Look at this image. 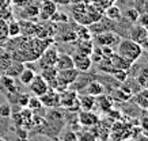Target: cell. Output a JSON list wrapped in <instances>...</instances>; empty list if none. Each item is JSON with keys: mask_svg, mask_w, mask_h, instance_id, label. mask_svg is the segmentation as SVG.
<instances>
[{"mask_svg": "<svg viewBox=\"0 0 148 141\" xmlns=\"http://www.w3.org/2000/svg\"><path fill=\"white\" fill-rule=\"evenodd\" d=\"M117 53L132 63H136L143 56V49L137 42L132 41L130 38H124L117 44Z\"/></svg>", "mask_w": 148, "mask_h": 141, "instance_id": "obj_1", "label": "cell"}, {"mask_svg": "<svg viewBox=\"0 0 148 141\" xmlns=\"http://www.w3.org/2000/svg\"><path fill=\"white\" fill-rule=\"evenodd\" d=\"M60 107L67 109V111H79V95L76 91L71 88H67L65 91L60 92Z\"/></svg>", "mask_w": 148, "mask_h": 141, "instance_id": "obj_2", "label": "cell"}, {"mask_svg": "<svg viewBox=\"0 0 148 141\" xmlns=\"http://www.w3.org/2000/svg\"><path fill=\"white\" fill-rule=\"evenodd\" d=\"M130 127L132 125L124 121H114L110 129V138L113 141H128L130 140Z\"/></svg>", "mask_w": 148, "mask_h": 141, "instance_id": "obj_3", "label": "cell"}, {"mask_svg": "<svg viewBox=\"0 0 148 141\" xmlns=\"http://www.w3.org/2000/svg\"><path fill=\"white\" fill-rule=\"evenodd\" d=\"M57 57H58V50L56 46H48L42 54L40 56L38 59V63H40V67L41 69L44 68H49V67H54V64L57 61Z\"/></svg>", "mask_w": 148, "mask_h": 141, "instance_id": "obj_4", "label": "cell"}, {"mask_svg": "<svg viewBox=\"0 0 148 141\" xmlns=\"http://www.w3.org/2000/svg\"><path fill=\"white\" fill-rule=\"evenodd\" d=\"M120 35L114 31H110V30H106V31H102L95 35V44L98 46H114L120 42Z\"/></svg>", "mask_w": 148, "mask_h": 141, "instance_id": "obj_5", "label": "cell"}, {"mask_svg": "<svg viewBox=\"0 0 148 141\" xmlns=\"http://www.w3.org/2000/svg\"><path fill=\"white\" fill-rule=\"evenodd\" d=\"M40 8V19L41 22L45 20H50V18L53 16V14L57 11V3L54 0H41V4L38 5Z\"/></svg>", "mask_w": 148, "mask_h": 141, "instance_id": "obj_6", "label": "cell"}, {"mask_svg": "<svg viewBox=\"0 0 148 141\" xmlns=\"http://www.w3.org/2000/svg\"><path fill=\"white\" fill-rule=\"evenodd\" d=\"M77 121H79L80 126L91 127V126H95L101 121V118H99L98 114L94 113V110H79Z\"/></svg>", "mask_w": 148, "mask_h": 141, "instance_id": "obj_7", "label": "cell"}, {"mask_svg": "<svg viewBox=\"0 0 148 141\" xmlns=\"http://www.w3.org/2000/svg\"><path fill=\"white\" fill-rule=\"evenodd\" d=\"M72 60H73V68H76L79 72H87L91 68V65H92L90 56L83 54V53L77 52V50L76 53L72 54Z\"/></svg>", "mask_w": 148, "mask_h": 141, "instance_id": "obj_8", "label": "cell"}, {"mask_svg": "<svg viewBox=\"0 0 148 141\" xmlns=\"http://www.w3.org/2000/svg\"><path fill=\"white\" fill-rule=\"evenodd\" d=\"M38 98H40L41 103L44 105V107L53 109V107H58L60 106V92H57L53 88H49L44 95L38 96Z\"/></svg>", "mask_w": 148, "mask_h": 141, "instance_id": "obj_9", "label": "cell"}, {"mask_svg": "<svg viewBox=\"0 0 148 141\" xmlns=\"http://www.w3.org/2000/svg\"><path fill=\"white\" fill-rule=\"evenodd\" d=\"M29 88H30V91H32L33 95L41 96L49 90V86H48V83L42 79L41 75H36L34 79L32 80V83L29 84Z\"/></svg>", "mask_w": 148, "mask_h": 141, "instance_id": "obj_10", "label": "cell"}, {"mask_svg": "<svg viewBox=\"0 0 148 141\" xmlns=\"http://www.w3.org/2000/svg\"><path fill=\"white\" fill-rule=\"evenodd\" d=\"M57 73L58 71L56 69V67H49V68H44L41 69V76L42 79L48 83L49 88H56V84H57Z\"/></svg>", "mask_w": 148, "mask_h": 141, "instance_id": "obj_11", "label": "cell"}, {"mask_svg": "<svg viewBox=\"0 0 148 141\" xmlns=\"http://www.w3.org/2000/svg\"><path fill=\"white\" fill-rule=\"evenodd\" d=\"M113 105H114V99L112 96L105 95V94L95 96V107H99L103 113H109L113 109Z\"/></svg>", "mask_w": 148, "mask_h": 141, "instance_id": "obj_12", "label": "cell"}, {"mask_svg": "<svg viewBox=\"0 0 148 141\" xmlns=\"http://www.w3.org/2000/svg\"><path fill=\"white\" fill-rule=\"evenodd\" d=\"M110 60H112V64H113V67H114V69H121V71H126V72L135 64V63H132V61H129L128 59H125V57L120 56L118 53H113Z\"/></svg>", "mask_w": 148, "mask_h": 141, "instance_id": "obj_13", "label": "cell"}, {"mask_svg": "<svg viewBox=\"0 0 148 141\" xmlns=\"http://www.w3.org/2000/svg\"><path fill=\"white\" fill-rule=\"evenodd\" d=\"M40 16V8L36 4H26L22 8V18L26 20H32V22H37Z\"/></svg>", "mask_w": 148, "mask_h": 141, "instance_id": "obj_14", "label": "cell"}, {"mask_svg": "<svg viewBox=\"0 0 148 141\" xmlns=\"http://www.w3.org/2000/svg\"><path fill=\"white\" fill-rule=\"evenodd\" d=\"M54 67L57 71H64V69H69L73 68V60H72V56L68 54V53H58L57 61L54 64Z\"/></svg>", "mask_w": 148, "mask_h": 141, "instance_id": "obj_15", "label": "cell"}, {"mask_svg": "<svg viewBox=\"0 0 148 141\" xmlns=\"http://www.w3.org/2000/svg\"><path fill=\"white\" fill-rule=\"evenodd\" d=\"M132 98L141 110H148V88H140Z\"/></svg>", "mask_w": 148, "mask_h": 141, "instance_id": "obj_16", "label": "cell"}, {"mask_svg": "<svg viewBox=\"0 0 148 141\" xmlns=\"http://www.w3.org/2000/svg\"><path fill=\"white\" fill-rule=\"evenodd\" d=\"M147 33H148V30H145L141 25H139V26H132V27L129 29V38L140 45L141 41L145 38Z\"/></svg>", "mask_w": 148, "mask_h": 141, "instance_id": "obj_17", "label": "cell"}, {"mask_svg": "<svg viewBox=\"0 0 148 141\" xmlns=\"http://www.w3.org/2000/svg\"><path fill=\"white\" fill-rule=\"evenodd\" d=\"M84 88H86V94H88L91 96H98L101 94H105V86L98 80L88 82V84Z\"/></svg>", "mask_w": 148, "mask_h": 141, "instance_id": "obj_18", "label": "cell"}, {"mask_svg": "<svg viewBox=\"0 0 148 141\" xmlns=\"http://www.w3.org/2000/svg\"><path fill=\"white\" fill-rule=\"evenodd\" d=\"M23 68H25V64H23V63L12 60V61H11V64L7 67V69L4 71V73H3V75H7V76H11V78L15 79V78H18L19 75H21V72L23 71Z\"/></svg>", "mask_w": 148, "mask_h": 141, "instance_id": "obj_19", "label": "cell"}, {"mask_svg": "<svg viewBox=\"0 0 148 141\" xmlns=\"http://www.w3.org/2000/svg\"><path fill=\"white\" fill-rule=\"evenodd\" d=\"M0 84L1 87L0 88H3L5 91V94H12V92H16V87H15V82H14V78L11 76H7V75H1L0 76Z\"/></svg>", "mask_w": 148, "mask_h": 141, "instance_id": "obj_20", "label": "cell"}, {"mask_svg": "<svg viewBox=\"0 0 148 141\" xmlns=\"http://www.w3.org/2000/svg\"><path fill=\"white\" fill-rule=\"evenodd\" d=\"M27 109H30L33 111V114H41L42 117H45L46 113H42V110H44V105L41 103V100L38 96L33 95L30 96V99H29V103H27Z\"/></svg>", "mask_w": 148, "mask_h": 141, "instance_id": "obj_21", "label": "cell"}, {"mask_svg": "<svg viewBox=\"0 0 148 141\" xmlns=\"http://www.w3.org/2000/svg\"><path fill=\"white\" fill-rule=\"evenodd\" d=\"M36 75H37L36 69H33L32 67H26V65H25V68H23V71L21 72V75L18 76V79L23 86H29Z\"/></svg>", "mask_w": 148, "mask_h": 141, "instance_id": "obj_22", "label": "cell"}, {"mask_svg": "<svg viewBox=\"0 0 148 141\" xmlns=\"http://www.w3.org/2000/svg\"><path fill=\"white\" fill-rule=\"evenodd\" d=\"M79 105L80 110H94L95 109V96H91L88 94L79 96Z\"/></svg>", "mask_w": 148, "mask_h": 141, "instance_id": "obj_23", "label": "cell"}, {"mask_svg": "<svg viewBox=\"0 0 148 141\" xmlns=\"http://www.w3.org/2000/svg\"><path fill=\"white\" fill-rule=\"evenodd\" d=\"M103 15H105L108 19H110V20H120V19H121L122 12H121V10L118 8L117 5L112 4V5H109L108 8H105Z\"/></svg>", "mask_w": 148, "mask_h": 141, "instance_id": "obj_24", "label": "cell"}, {"mask_svg": "<svg viewBox=\"0 0 148 141\" xmlns=\"http://www.w3.org/2000/svg\"><path fill=\"white\" fill-rule=\"evenodd\" d=\"M135 79L141 88H148V65L143 67L139 72L136 73Z\"/></svg>", "mask_w": 148, "mask_h": 141, "instance_id": "obj_25", "label": "cell"}, {"mask_svg": "<svg viewBox=\"0 0 148 141\" xmlns=\"http://www.w3.org/2000/svg\"><path fill=\"white\" fill-rule=\"evenodd\" d=\"M77 52H80L83 54L90 56L92 49H94V42H91L90 40H77Z\"/></svg>", "mask_w": 148, "mask_h": 141, "instance_id": "obj_26", "label": "cell"}, {"mask_svg": "<svg viewBox=\"0 0 148 141\" xmlns=\"http://www.w3.org/2000/svg\"><path fill=\"white\" fill-rule=\"evenodd\" d=\"M98 65V69L101 71L102 73H106V75H112L113 71H114V67L112 64V60L108 59V57H103L99 63H97Z\"/></svg>", "mask_w": 148, "mask_h": 141, "instance_id": "obj_27", "label": "cell"}, {"mask_svg": "<svg viewBox=\"0 0 148 141\" xmlns=\"http://www.w3.org/2000/svg\"><path fill=\"white\" fill-rule=\"evenodd\" d=\"M7 35L14 38V37L21 35V25L19 20H11L7 25Z\"/></svg>", "mask_w": 148, "mask_h": 141, "instance_id": "obj_28", "label": "cell"}, {"mask_svg": "<svg viewBox=\"0 0 148 141\" xmlns=\"http://www.w3.org/2000/svg\"><path fill=\"white\" fill-rule=\"evenodd\" d=\"M122 18H125L126 19V22H129V23H135L137 22V19H139V11L135 8H129V10H126L125 12L121 15Z\"/></svg>", "mask_w": 148, "mask_h": 141, "instance_id": "obj_29", "label": "cell"}, {"mask_svg": "<svg viewBox=\"0 0 148 141\" xmlns=\"http://www.w3.org/2000/svg\"><path fill=\"white\" fill-rule=\"evenodd\" d=\"M29 99H30V95L26 94V92H18V96H16V103L21 109L23 107H27V103H29Z\"/></svg>", "mask_w": 148, "mask_h": 141, "instance_id": "obj_30", "label": "cell"}, {"mask_svg": "<svg viewBox=\"0 0 148 141\" xmlns=\"http://www.w3.org/2000/svg\"><path fill=\"white\" fill-rule=\"evenodd\" d=\"M112 76L116 79L118 83H124L128 80V76H129V73L126 72V71H121V69H114L112 73Z\"/></svg>", "mask_w": 148, "mask_h": 141, "instance_id": "obj_31", "label": "cell"}, {"mask_svg": "<svg viewBox=\"0 0 148 141\" xmlns=\"http://www.w3.org/2000/svg\"><path fill=\"white\" fill-rule=\"evenodd\" d=\"M50 22H53V23H67L68 22V16H67V14H64L63 11H56L53 14V16L50 18Z\"/></svg>", "mask_w": 148, "mask_h": 141, "instance_id": "obj_32", "label": "cell"}, {"mask_svg": "<svg viewBox=\"0 0 148 141\" xmlns=\"http://www.w3.org/2000/svg\"><path fill=\"white\" fill-rule=\"evenodd\" d=\"M77 141H98V140L90 130H84V132L77 134Z\"/></svg>", "mask_w": 148, "mask_h": 141, "instance_id": "obj_33", "label": "cell"}, {"mask_svg": "<svg viewBox=\"0 0 148 141\" xmlns=\"http://www.w3.org/2000/svg\"><path fill=\"white\" fill-rule=\"evenodd\" d=\"M61 140L63 141H77V133L75 130H72V129H68V130H65L63 133Z\"/></svg>", "mask_w": 148, "mask_h": 141, "instance_id": "obj_34", "label": "cell"}, {"mask_svg": "<svg viewBox=\"0 0 148 141\" xmlns=\"http://www.w3.org/2000/svg\"><path fill=\"white\" fill-rule=\"evenodd\" d=\"M11 113H12V107H11L10 103L0 105V117H3V118H8V117H11Z\"/></svg>", "mask_w": 148, "mask_h": 141, "instance_id": "obj_35", "label": "cell"}, {"mask_svg": "<svg viewBox=\"0 0 148 141\" xmlns=\"http://www.w3.org/2000/svg\"><path fill=\"white\" fill-rule=\"evenodd\" d=\"M139 125L144 132L148 130V110H141V117H140Z\"/></svg>", "mask_w": 148, "mask_h": 141, "instance_id": "obj_36", "label": "cell"}, {"mask_svg": "<svg viewBox=\"0 0 148 141\" xmlns=\"http://www.w3.org/2000/svg\"><path fill=\"white\" fill-rule=\"evenodd\" d=\"M114 1L116 0H94L92 3H95V4H98L101 8L105 11V8H108L109 5H112V4H114Z\"/></svg>", "mask_w": 148, "mask_h": 141, "instance_id": "obj_37", "label": "cell"}, {"mask_svg": "<svg viewBox=\"0 0 148 141\" xmlns=\"http://www.w3.org/2000/svg\"><path fill=\"white\" fill-rule=\"evenodd\" d=\"M11 1H12V4L15 5V7H18V8H23L26 4L30 3V0H11Z\"/></svg>", "mask_w": 148, "mask_h": 141, "instance_id": "obj_38", "label": "cell"}, {"mask_svg": "<svg viewBox=\"0 0 148 141\" xmlns=\"http://www.w3.org/2000/svg\"><path fill=\"white\" fill-rule=\"evenodd\" d=\"M140 22V25L143 26L145 30H148V14L147 15H143V16H139V19H137Z\"/></svg>", "mask_w": 148, "mask_h": 141, "instance_id": "obj_39", "label": "cell"}, {"mask_svg": "<svg viewBox=\"0 0 148 141\" xmlns=\"http://www.w3.org/2000/svg\"><path fill=\"white\" fill-rule=\"evenodd\" d=\"M16 134H18V138H26L27 130L25 127H16Z\"/></svg>", "mask_w": 148, "mask_h": 141, "instance_id": "obj_40", "label": "cell"}, {"mask_svg": "<svg viewBox=\"0 0 148 141\" xmlns=\"http://www.w3.org/2000/svg\"><path fill=\"white\" fill-rule=\"evenodd\" d=\"M140 46H141V49H143V52L148 53V33H147V35H145V38H144L143 41H141Z\"/></svg>", "mask_w": 148, "mask_h": 141, "instance_id": "obj_41", "label": "cell"}, {"mask_svg": "<svg viewBox=\"0 0 148 141\" xmlns=\"http://www.w3.org/2000/svg\"><path fill=\"white\" fill-rule=\"evenodd\" d=\"M136 141H148V136H147V134H143V133H141V134H140V136L136 138Z\"/></svg>", "mask_w": 148, "mask_h": 141, "instance_id": "obj_42", "label": "cell"}, {"mask_svg": "<svg viewBox=\"0 0 148 141\" xmlns=\"http://www.w3.org/2000/svg\"><path fill=\"white\" fill-rule=\"evenodd\" d=\"M50 141H63V140H61L60 137H52V140Z\"/></svg>", "mask_w": 148, "mask_h": 141, "instance_id": "obj_43", "label": "cell"}, {"mask_svg": "<svg viewBox=\"0 0 148 141\" xmlns=\"http://www.w3.org/2000/svg\"><path fill=\"white\" fill-rule=\"evenodd\" d=\"M16 141H29V140H27V138H18Z\"/></svg>", "mask_w": 148, "mask_h": 141, "instance_id": "obj_44", "label": "cell"}, {"mask_svg": "<svg viewBox=\"0 0 148 141\" xmlns=\"http://www.w3.org/2000/svg\"><path fill=\"white\" fill-rule=\"evenodd\" d=\"M0 141H7L5 138H3V137H0Z\"/></svg>", "mask_w": 148, "mask_h": 141, "instance_id": "obj_45", "label": "cell"}, {"mask_svg": "<svg viewBox=\"0 0 148 141\" xmlns=\"http://www.w3.org/2000/svg\"><path fill=\"white\" fill-rule=\"evenodd\" d=\"M145 134H147V136H148V130H145Z\"/></svg>", "mask_w": 148, "mask_h": 141, "instance_id": "obj_46", "label": "cell"}]
</instances>
